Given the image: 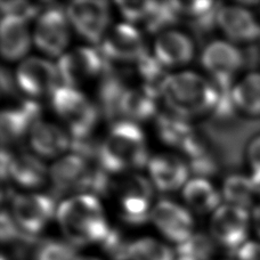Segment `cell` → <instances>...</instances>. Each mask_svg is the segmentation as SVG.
Masks as SVG:
<instances>
[{
	"label": "cell",
	"mask_w": 260,
	"mask_h": 260,
	"mask_svg": "<svg viewBox=\"0 0 260 260\" xmlns=\"http://www.w3.org/2000/svg\"><path fill=\"white\" fill-rule=\"evenodd\" d=\"M189 170L192 171V174L197 176V178H204L210 177L217 174L218 171V165L210 151H208L203 154L199 155L194 159L189 160Z\"/></svg>",
	"instance_id": "obj_39"
},
{
	"label": "cell",
	"mask_w": 260,
	"mask_h": 260,
	"mask_svg": "<svg viewBox=\"0 0 260 260\" xmlns=\"http://www.w3.org/2000/svg\"><path fill=\"white\" fill-rule=\"evenodd\" d=\"M147 166L152 182L160 192L176 191L183 186L188 177V166L182 157L175 154H157Z\"/></svg>",
	"instance_id": "obj_18"
},
{
	"label": "cell",
	"mask_w": 260,
	"mask_h": 260,
	"mask_svg": "<svg viewBox=\"0 0 260 260\" xmlns=\"http://www.w3.org/2000/svg\"><path fill=\"white\" fill-rule=\"evenodd\" d=\"M180 18H185L197 38H203L215 29L222 5L215 2H175Z\"/></svg>",
	"instance_id": "obj_21"
},
{
	"label": "cell",
	"mask_w": 260,
	"mask_h": 260,
	"mask_svg": "<svg viewBox=\"0 0 260 260\" xmlns=\"http://www.w3.org/2000/svg\"><path fill=\"white\" fill-rule=\"evenodd\" d=\"M137 74L142 80V88L148 94L157 99L162 96L165 83L168 80L169 74L166 71V67L162 65L155 56L146 54L136 64Z\"/></svg>",
	"instance_id": "obj_29"
},
{
	"label": "cell",
	"mask_w": 260,
	"mask_h": 260,
	"mask_svg": "<svg viewBox=\"0 0 260 260\" xmlns=\"http://www.w3.org/2000/svg\"><path fill=\"white\" fill-rule=\"evenodd\" d=\"M201 62L217 89L233 88V78L245 64L244 53L227 41L216 40L203 49Z\"/></svg>",
	"instance_id": "obj_9"
},
{
	"label": "cell",
	"mask_w": 260,
	"mask_h": 260,
	"mask_svg": "<svg viewBox=\"0 0 260 260\" xmlns=\"http://www.w3.org/2000/svg\"><path fill=\"white\" fill-rule=\"evenodd\" d=\"M67 15L82 38L94 45L102 43L110 23L108 3L100 0H77L70 3Z\"/></svg>",
	"instance_id": "obj_10"
},
{
	"label": "cell",
	"mask_w": 260,
	"mask_h": 260,
	"mask_svg": "<svg viewBox=\"0 0 260 260\" xmlns=\"http://www.w3.org/2000/svg\"><path fill=\"white\" fill-rule=\"evenodd\" d=\"M68 15L56 3H45L44 12L37 20L34 41L37 47L52 57L59 56L70 40Z\"/></svg>",
	"instance_id": "obj_7"
},
{
	"label": "cell",
	"mask_w": 260,
	"mask_h": 260,
	"mask_svg": "<svg viewBox=\"0 0 260 260\" xmlns=\"http://www.w3.org/2000/svg\"><path fill=\"white\" fill-rule=\"evenodd\" d=\"M120 13L130 23L145 22L150 15L154 2H117Z\"/></svg>",
	"instance_id": "obj_37"
},
{
	"label": "cell",
	"mask_w": 260,
	"mask_h": 260,
	"mask_svg": "<svg viewBox=\"0 0 260 260\" xmlns=\"http://www.w3.org/2000/svg\"><path fill=\"white\" fill-rule=\"evenodd\" d=\"M250 218L245 209L224 204L213 212L210 231L212 239L222 248L236 252L242 247L249 234Z\"/></svg>",
	"instance_id": "obj_11"
},
{
	"label": "cell",
	"mask_w": 260,
	"mask_h": 260,
	"mask_svg": "<svg viewBox=\"0 0 260 260\" xmlns=\"http://www.w3.org/2000/svg\"><path fill=\"white\" fill-rule=\"evenodd\" d=\"M254 195L256 192L251 179L244 175H231L222 185V198L230 206L248 210L252 206Z\"/></svg>",
	"instance_id": "obj_30"
},
{
	"label": "cell",
	"mask_w": 260,
	"mask_h": 260,
	"mask_svg": "<svg viewBox=\"0 0 260 260\" xmlns=\"http://www.w3.org/2000/svg\"><path fill=\"white\" fill-rule=\"evenodd\" d=\"M110 63L137 64L147 54L141 32L128 23H120L106 32L99 46Z\"/></svg>",
	"instance_id": "obj_12"
},
{
	"label": "cell",
	"mask_w": 260,
	"mask_h": 260,
	"mask_svg": "<svg viewBox=\"0 0 260 260\" xmlns=\"http://www.w3.org/2000/svg\"><path fill=\"white\" fill-rule=\"evenodd\" d=\"M101 146L102 142L92 135H87L81 137H71L70 150L73 152L74 155L82 157L87 162L97 161L99 164Z\"/></svg>",
	"instance_id": "obj_36"
},
{
	"label": "cell",
	"mask_w": 260,
	"mask_h": 260,
	"mask_svg": "<svg viewBox=\"0 0 260 260\" xmlns=\"http://www.w3.org/2000/svg\"><path fill=\"white\" fill-rule=\"evenodd\" d=\"M30 35L25 22L13 16H4L2 21V54L7 61L22 58L30 49Z\"/></svg>",
	"instance_id": "obj_23"
},
{
	"label": "cell",
	"mask_w": 260,
	"mask_h": 260,
	"mask_svg": "<svg viewBox=\"0 0 260 260\" xmlns=\"http://www.w3.org/2000/svg\"><path fill=\"white\" fill-rule=\"evenodd\" d=\"M154 56L165 67H179L191 62L194 54L192 40L179 31H166L154 44Z\"/></svg>",
	"instance_id": "obj_20"
},
{
	"label": "cell",
	"mask_w": 260,
	"mask_h": 260,
	"mask_svg": "<svg viewBox=\"0 0 260 260\" xmlns=\"http://www.w3.org/2000/svg\"><path fill=\"white\" fill-rule=\"evenodd\" d=\"M12 213L21 231L37 236L57 213L56 200L49 194H18L12 200Z\"/></svg>",
	"instance_id": "obj_8"
},
{
	"label": "cell",
	"mask_w": 260,
	"mask_h": 260,
	"mask_svg": "<svg viewBox=\"0 0 260 260\" xmlns=\"http://www.w3.org/2000/svg\"><path fill=\"white\" fill-rule=\"evenodd\" d=\"M13 160H14V156L4 148L2 152V179H3V182H5L7 178H9V171H11Z\"/></svg>",
	"instance_id": "obj_43"
},
{
	"label": "cell",
	"mask_w": 260,
	"mask_h": 260,
	"mask_svg": "<svg viewBox=\"0 0 260 260\" xmlns=\"http://www.w3.org/2000/svg\"><path fill=\"white\" fill-rule=\"evenodd\" d=\"M180 15L175 2H154V6L147 20L144 22L148 34H157L177 24Z\"/></svg>",
	"instance_id": "obj_32"
},
{
	"label": "cell",
	"mask_w": 260,
	"mask_h": 260,
	"mask_svg": "<svg viewBox=\"0 0 260 260\" xmlns=\"http://www.w3.org/2000/svg\"><path fill=\"white\" fill-rule=\"evenodd\" d=\"M250 179L252 182L254 192L260 195V173H252L251 176H250Z\"/></svg>",
	"instance_id": "obj_45"
},
{
	"label": "cell",
	"mask_w": 260,
	"mask_h": 260,
	"mask_svg": "<svg viewBox=\"0 0 260 260\" xmlns=\"http://www.w3.org/2000/svg\"><path fill=\"white\" fill-rule=\"evenodd\" d=\"M119 216L130 225H142L151 219L152 201L154 197L150 180L142 175H128L115 183Z\"/></svg>",
	"instance_id": "obj_5"
},
{
	"label": "cell",
	"mask_w": 260,
	"mask_h": 260,
	"mask_svg": "<svg viewBox=\"0 0 260 260\" xmlns=\"http://www.w3.org/2000/svg\"><path fill=\"white\" fill-rule=\"evenodd\" d=\"M47 168L38 156L23 153L14 157L9 177L14 182L25 188H37L43 186L47 180Z\"/></svg>",
	"instance_id": "obj_24"
},
{
	"label": "cell",
	"mask_w": 260,
	"mask_h": 260,
	"mask_svg": "<svg viewBox=\"0 0 260 260\" xmlns=\"http://www.w3.org/2000/svg\"><path fill=\"white\" fill-rule=\"evenodd\" d=\"M100 244L110 260H130V248L133 242H129L123 232L117 227L110 229L109 234Z\"/></svg>",
	"instance_id": "obj_35"
},
{
	"label": "cell",
	"mask_w": 260,
	"mask_h": 260,
	"mask_svg": "<svg viewBox=\"0 0 260 260\" xmlns=\"http://www.w3.org/2000/svg\"><path fill=\"white\" fill-rule=\"evenodd\" d=\"M112 67L99 47H78L63 54L57 62L63 86L77 87L89 79L102 77Z\"/></svg>",
	"instance_id": "obj_6"
},
{
	"label": "cell",
	"mask_w": 260,
	"mask_h": 260,
	"mask_svg": "<svg viewBox=\"0 0 260 260\" xmlns=\"http://www.w3.org/2000/svg\"><path fill=\"white\" fill-rule=\"evenodd\" d=\"M76 260H99V259L92 258V257H77Z\"/></svg>",
	"instance_id": "obj_46"
},
{
	"label": "cell",
	"mask_w": 260,
	"mask_h": 260,
	"mask_svg": "<svg viewBox=\"0 0 260 260\" xmlns=\"http://www.w3.org/2000/svg\"><path fill=\"white\" fill-rule=\"evenodd\" d=\"M236 109L249 115H260V73L252 72L233 88Z\"/></svg>",
	"instance_id": "obj_28"
},
{
	"label": "cell",
	"mask_w": 260,
	"mask_h": 260,
	"mask_svg": "<svg viewBox=\"0 0 260 260\" xmlns=\"http://www.w3.org/2000/svg\"><path fill=\"white\" fill-rule=\"evenodd\" d=\"M0 85H2V94L5 96H17L16 90V79L13 77L12 72L6 68L2 69V78H0Z\"/></svg>",
	"instance_id": "obj_42"
},
{
	"label": "cell",
	"mask_w": 260,
	"mask_h": 260,
	"mask_svg": "<svg viewBox=\"0 0 260 260\" xmlns=\"http://www.w3.org/2000/svg\"><path fill=\"white\" fill-rule=\"evenodd\" d=\"M252 225L257 235L260 238V204L254 207L252 210Z\"/></svg>",
	"instance_id": "obj_44"
},
{
	"label": "cell",
	"mask_w": 260,
	"mask_h": 260,
	"mask_svg": "<svg viewBox=\"0 0 260 260\" xmlns=\"http://www.w3.org/2000/svg\"><path fill=\"white\" fill-rule=\"evenodd\" d=\"M52 105L67 124L71 137L91 135L99 121V108L76 88L59 86L52 95Z\"/></svg>",
	"instance_id": "obj_4"
},
{
	"label": "cell",
	"mask_w": 260,
	"mask_h": 260,
	"mask_svg": "<svg viewBox=\"0 0 260 260\" xmlns=\"http://www.w3.org/2000/svg\"><path fill=\"white\" fill-rule=\"evenodd\" d=\"M120 113L126 121L134 123L147 121L155 118L156 99L142 87L128 88L120 104Z\"/></svg>",
	"instance_id": "obj_25"
},
{
	"label": "cell",
	"mask_w": 260,
	"mask_h": 260,
	"mask_svg": "<svg viewBox=\"0 0 260 260\" xmlns=\"http://www.w3.org/2000/svg\"><path fill=\"white\" fill-rule=\"evenodd\" d=\"M235 253L238 260H260V243L253 241L244 243Z\"/></svg>",
	"instance_id": "obj_41"
},
{
	"label": "cell",
	"mask_w": 260,
	"mask_h": 260,
	"mask_svg": "<svg viewBox=\"0 0 260 260\" xmlns=\"http://www.w3.org/2000/svg\"><path fill=\"white\" fill-rule=\"evenodd\" d=\"M123 76V73L117 71L112 65L101 77L99 89H97V101H99L97 108L100 114H102L106 121L113 124L119 122L118 119L121 118L120 104L124 92L128 89Z\"/></svg>",
	"instance_id": "obj_19"
},
{
	"label": "cell",
	"mask_w": 260,
	"mask_h": 260,
	"mask_svg": "<svg viewBox=\"0 0 260 260\" xmlns=\"http://www.w3.org/2000/svg\"><path fill=\"white\" fill-rule=\"evenodd\" d=\"M76 250L69 242L56 240L40 241L35 250V260H76Z\"/></svg>",
	"instance_id": "obj_34"
},
{
	"label": "cell",
	"mask_w": 260,
	"mask_h": 260,
	"mask_svg": "<svg viewBox=\"0 0 260 260\" xmlns=\"http://www.w3.org/2000/svg\"><path fill=\"white\" fill-rule=\"evenodd\" d=\"M162 96L174 113L187 119L213 111L219 99L216 86L194 72L169 76Z\"/></svg>",
	"instance_id": "obj_3"
},
{
	"label": "cell",
	"mask_w": 260,
	"mask_h": 260,
	"mask_svg": "<svg viewBox=\"0 0 260 260\" xmlns=\"http://www.w3.org/2000/svg\"><path fill=\"white\" fill-rule=\"evenodd\" d=\"M18 89L31 97L52 96L59 87L57 65L40 57H29L23 61L15 74Z\"/></svg>",
	"instance_id": "obj_13"
},
{
	"label": "cell",
	"mask_w": 260,
	"mask_h": 260,
	"mask_svg": "<svg viewBox=\"0 0 260 260\" xmlns=\"http://www.w3.org/2000/svg\"><path fill=\"white\" fill-rule=\"evenodd\" d=\"M30 144L39 155L54 157L69 150L71 139L61 127L50 122L39 121L31 129Z\"/></svg>",
	"instance_id": "obj_22"
},
{
	"label": "cell",
	"mask_w": 260,
	"mask_h": 260,
	"mask_svg": "<svg viewBox=\"0 0 260 260\" xmlns=\"http://www.w3.org/2000/svg\"><path fill=\"white\" fill-rule=\"evenodd\" d=\"M247 157L252 173H260V136L253 138L249 144Z\"/></svg>",
	"instance_id": "obj_40"
},
{
	"label": "cell",
	"mask_w": 260,
	"mask_h": 260,
	"mask_svg": "<svg viewBox=\"0 0 260 260\" xmlns=\"http://www.w3.org/2000/svg\"><path fill=\"white\" fill-rule=\"evenodd\" d=\"M155 128L157 136L162 142L179 150L195 133L188 119L176 113H161L157 115Z\"/></svg>",
	"instance_id": "obj_27"
},
{
	"label": "cell",
	"mask_w": 260,
	"mask_h": 260,
	"mask_svg": "<svg viewBox=\"0 0 260 260\" xmlns=\"http://www.w3.org/2000/svg\"><path fill=\"white\" fill-rule=\"evenodd\" d=\"M130 260H174L168 245L150 238L135 241L130 248Z\"/></svg>",
	"instance_id": "obj_33"
},
{
	"label": "cell",
	"mask_w": 260,
	"mask_h": 260,
	"mask_svg": "<svg viewBox=\"0 0 260 260\" xmlns=\"http://www.w3.org/2000/svg\"><path fill=\"white\" fill-rule=\"evenodd\" d=\"M56 217L73 247L101 243L111 229L99 199L90 194H76L64 200L57 208Z\"/></svg>",
	"instance_id": "obj_1"
},
{
	"label": "cell",
	"mask_w": 260,
	"mask_h": 260,
	"mask_svg": "<svg viewBox=\"0 0 260 260\" xmlns=\"http://www.w3.org/2000/svg\"><path fill=\"white\" fill-rule=\"evenodd\" d=\"M92 167L82 157L69 154L52 166L49 177L53 189L49 195L55 200L70 193L86 194Z\"/></svg>",
	"instance_id": "obj_14"
},
{
	"label": "cell",
	"mask_w": 260,
	"mask_h": 260,
	"mask_svg": "<svg viewBox=\"0 0 260 260\" xmlns=\"http://www.w3.org/2000/svg\"><path fill=\"white\" fill-rule=\"evenodd\" d=\"M2 12L4 16H13L23 22H27L36 17L43 9L41 4H32L27 2H2Z\"/></svg>",
	"instance_id": "obj_38"
},
{
	"label": "cell",
	"mask_w": 260,
	"mask_h": 260,
	"mask_svg": "<svg viewBox=\"0 0 260 260\" xmlns=\"http://www.w3.org/2000/svg\"><path fill=\"white\" fill-rule=\"evenodd\" d=\"M40 115V105L32 100H23L16 108L4 110L0 118V136L4 145L24 137L39 122Z\"/></svg>",
	"instance_id": "obj_16"
},
{
	"label": "cell",
	"mask_w": 260,
	"mask_h": 260,
	"mask_svg": "<svg viewBox=\"0 0 260 260\" xmlns=\"http://www.w3.org/2000/svg\"><path fill=\"white\" fill-rule=\"evenodd\" d=\"M178 260H187V259H184V258H178Z\"/></svg>",
	"instance_id": "obj_47"
},
{
	"label": "cell",
	"mask_w": 260,
	"mask_h": 260,
	"mask_svg": "<svg viewBox=\"0 0 260 260\" xmlns=\"http://www.w3.org/2000/svg\"><path fill=\"white\" fill-rule=\"evenodd\" d=\"M151 219L162 235L173 242L180 244L193 235L194 221L191 213L168 200H161L153 207Z\"/></svg>",
	"instance_id": "obj_15"
},
{
	"label": "cell",
	"mask_w": 260,
	"mask_h": 260,
	"mask_svg": "<svg viewBox=\"0 0 260 260\" xmlns=\"http://www.w3.org/2000/svg\"><path fill=\"white\" fill-rule=\"evenodd\" d=\"M145 136L136 123L121 120L102 142L99 164L110 174L142 169L148 165Z\"/></svg>",
	"instance_id": "obj_2"
},
{
	"label": "cell",
	"mask_w": 260,
	"mask_h": 260,
	"mask_svg": "<svg viewBox=\"0 0 260 260\" xmlns=\"http://www.w3.org/2000/svg\"><path fill=\"white\" fill-rule=\"evenodd\" d=\"M183 198L187 206L199 215L217 210L221 197L215 186L204 178H193L185 185Z\"/></svg>",
	"instance_id": "obj_26"
},
{
	"label": "cell",
	"mask_w": 260,
	"mask_h": 260,
	"mask_svg": "<svg viewBox=\"0 0 260 260\" xmlns=\"http://www.w3.org/2000/svg\"><path fill=\"white\" fill-rule=\"evenodd\" d=\"M217 24L235 43H253L260 39V24L244 6H221Z\"/></svg>",
	"instance_id": "obj_17"
},
{
	"label": "cell",
	"mask_w": 260,
	"mask_h": 260,
	"mask_svg": "<svg viewBox=\"0 0 260 260\" xmlns=\"http://www.w3.org/2000/svg\"><path fill=\"white\" fill-rule=\"evenodd\" d=\"M216 250V241L204 233H195L177 245L179 258L187 260H209Z\"/></svg>",
	"instance_id": "obj_31"
}]
</instances>
